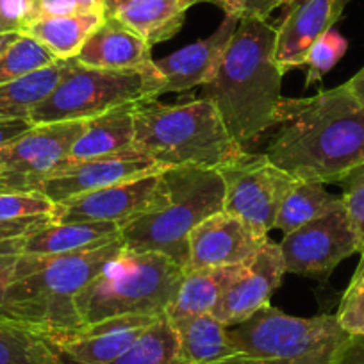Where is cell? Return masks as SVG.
<instances>
[{
    "label": "cell",
    "mask_w": 364,
    "mask_h": 364,
    "mask_svg": "<svg viewBox=\"0 0 364 364\" xmlns=\"http://www.w3.org/2000/svg\"><path fill=\"white\" fill-rule=\"evenodd\" d=\"M341 204V197L325 190V184L296 178L282 205L279 208L273 230H279L282 232V236H286L306 223L314 222L327 213L334 211Z\"/></svg>",
    "instance_id": "83f0119b"
},
{
    "label": "cell",
    "mask_w": 364,
    "mask_h": 364,
    "mask_svg": "<svg viewBox=\"0 0 364 364\" xmlns=\"http://www.w3.org/2000/svg\"><path fill=\"white\" fill-rule=\"evenodd\" d=\"M106 13H77L36 18L22 31L40 41L61 61L75 59L90 34L102 23Z\"/></svg>",
    "instance_id": "484cf974"
},
{
    "label": "cell",
    "mask_w": 364,
    "mask_h": 364,
    "mask_svg": "<svg viewBox=\"0 0 364 364\" xmlns=\"http://www.w3.org/2000/svg\"><path fill=\"white\" fill-rule=\"evenodd\" d=\"M166 198L163 170L120 182L55 204V222H95L127 225L138 216L159 208Z\"/></svg>",
    "instance_id": "7c38bea8"
},
{
    "label": "cell",
    "mask_w": 364,
    "mask_h": 364,
    "mask_svg": "<svg viewBox=\"0 0 364 364\" xmlns=\"http://www.w3.org/2000/svg\"><path fill=\"white\" fill-rule=\"evenodd\" d=\"M22 241H0V255H20L22 254Z\"/></svg>",
    "instance_id": "b9f144b4"
},
{
    "label": "cell",
    "mask_w": 364,
    "mask_h": 364,
    "mask_svg": "<svg viewBox=\"0 0 364 364\" xmlns=\"http://www.w3.org/2000/svg\"><path fill=\"white\" fill-rule=\"evenodd\" d=\"M159 84L154 61L139 70H100L73 59L70 72L34 107L29 120L34 125L91 120L127 104L157 99Z\"/></svg>",
    "instance_id": "ba28073f"
},
{
    "label": "cell",
    "mask_w": 364,
    "mask_h": 364,
    "mask_svg": "<svg viewBox=\"0 0 364 364\" xmlns=\"http://www.w3.org/2000/svg\"><path fill=\"white\" fill-rule=\"evenodd\" d=\"M245 264L222 266V268H202L184 272L177 293L166 309L170 321L182 318L211 314L227 286L237 277Z\"/></svg>",
    "instance_id": "603a6c76"
},
{
    "label": "cell",
    "mask_w": 364,
    "mask_h": 364,
    "mask_svg": "<svg viewBox=\"0 0 364 364\" xmlns=\"http://www.w3.org/2000/svg\"><path fill=\"white\" fill-rule=\"evenodd\" d=\"M184 268L156 252L124 248L77 296L82 325L117 316H164Z\"/></svg>",
    "instance_id": "8992f818"
},
{
    "label": "cell",
    "mask_w": 364,
    "mask_h": 364,
    "mask_svg": "<svg viewBox=\"0 0 364 364\" xmlns=\"http://www.w3.org/2000/svg\"><path fill=\"white\" fill-rule=\"evenodd\" d=\"M346 48H348V41L334 29L318 38L313 47L309 48V52H307L306 61H304V66H306V86L320 82L338 65L339 59L346 54Z\"/></svg>",
    "instance_id": "1f68e13d"
},
{
    "label": "cell",
    "mask_w": 364,
    "mask_h": 364,
    "mask_svg": "<svg viewBox=\"0 0 364 364\" xmlns=\"http://www.w3.org/2000/svg\"><path fill=\"white\" fill-rule=\"evenodd\" d=\"M138 104H127L87 120L66 161L93 159L134 150V109Z\"/></svg>",
    "instance_id": "7402d4cb"
},
{
    "label": "cell",
    "mask_w": 364,
    "mask_h": 364,
    "mask_svg": "<svg viewBox=\"0 0 364 364\" xmlns=\"http://www.w3.org/2000/svg\"><path fill=\"white\" fill-rule=\"evenodd\" d=\"M134 150L161 168L220 170L247 156L208 99L161 104L143 100L134 109Z\"/></svg>",
    "instance_id": "277c9868"
},
{
    "label": "cell",
    "mask_w": 364,
    "mask_h": 364,
    "mask_svg": "<svg viewBox=\"0 0 364 364\" xmlns=\"http://www.w3.org/2000/svg\"><path fill=\"white\" fill-rule=\"evenodd\" d=\"M240 18L225 15L223 22L211 36L182 47L163 59H154V68L159 75V95L181 93L204 86L213 79Z\"/></svg>",
    "instance_id": "ac0fdd59"
},
{
    "label": "cell",
    "mask_w": 364,
    "mask_h": 364,
    "mask_svg": "<svg viewBox=\"0 0 364 364\" xmlns=\"http://www.w3.org/2000/svg\"><path fill=\"white\" fill-rule=\"evenodd\" d=\"M34 0H0V33H22L33 20Z\"/></svg>",
    "instance_id": "d590c367"
},
{
    "label": "cell",
    "mask_w": 364,
    "mask_h": 364,
    "mask_svg": "<svg viewBox=\"0 0 364 364\" xmlns=\"http://www.w3.org/2000/svg\"><path fill=\"white\" fill-rule=\"evenodd\" d=\"M58 61L40 41L20 33L0 54V84L18 80Z\"/></svg>",
    "instance_id": "4dcf8cb0"
},
{
    "label": "cell",
    "mask_w": 364,
    "mask_h": 364,
    "mask_svg": "<svg viewBox=\"0 0 364 364\" xmlns=\"http://www.w3.org/2000/svg\"><path fill=\"white\" fill-rule=\"evenodd\" d=\"M275 26L241 18L202 99L211 100L223 125L243 149L275 127L284 72L275 61Z\"/></svg>",
    "instance_id": "7a4b0ae2"
},
{
    "label": "cell",
    "mask_w": 364,
    "mask_h": 364,
    "mask_svg": "<svg viewBox=\"0 0 364 364\" xmlns=\"http://www.w3.org/2000/svg\"><path fill=\"white\" fill-rule=\"evenodd\" d=\"M170 323L177 334L178 353L184 364H225L236 353L229 328L213 314L182 318Z\"/></svg>",
    "instance_id": "cb8c5ba5"
},
{
    "label": "cell",
    "mask_w": 364,
    "mask_h": 364,
    "mask_svg": "<svg viewBox=\"0 0 364 364\" xmlns=\"http://www.w3.org/2000/svg\"><path fill=\"white\" fill-rule=\"evenodd\" d=\"M218 171L225 184L223 211L245 220L262 234L272 232L279 208L296 178L275 166L264 154H247Z\"/></svg>",
    "instance_id": "9c48e42d"
},
{
    "label": "cell",
    "mask_w": 364,
    "mask_h": 364,
    "mask_svg": "<svg viewBox=\"0 0 364 364\" xmlns=\"http://www.w3.org/2000/svg\"><path fill=\"white\" fill-rule=\"evenodd\" d=\"M190 8L186 0H122L106 15L117 18L154 47L182 29Z\"/></svg>",
    "instance_id": "44dd1931"
},
{
    "label": "cell",
    "mask_w": 364,
    "mask_h": 364,
    "mask_svg": "<svg viewBox=\"0 0 364 364\" xmlns=\"http://www.w3.org/2000/svg\"><path fill=\"white\" fill-rule=\"evenodd\" d=\"M150 52L152 47L141 36L106 15L82 45L75 61L100 70H139L154 61Z\"/></svg>",
    "instance_id": "d6986e66"
},
{
    "label": "cell",
    "mask_w": 364,
    "mask_h": 364,
    "mask_svg": "<svg viewBox=\"0 0 364 364\" xmlns=\"http://www.w3.org/2000/svg\"><path fill=\"white\" fill-rule=\"evenodd\" d=\"M334 364H364V334H350L339 348Z\"/></svg>",
    "instance_id": "8d00e7d4"
},
{
    "label": "cell",
    "mask_w": 364,
    "mask_h": 364,
    "mask_svg": "<svg viewBox=\"0 0 364 364\" xmlns=\"http://www.w3.org/2000/svg\"><path fill=\"white\" fill-rule=\"evenodd\" d=\"M124 248L120 237L106 247L80 254H20L6 293V314L11 320L33 325L45 336L82 327L77 296Z\"/></svg>",
    "instance_id": "3957f363"
},
{
    "label": "cell",
    "mask_w": 364,
    "mask_h": 364,
    "mask_svg": "<svg viewBox=\"0 0 364 364\" xmlns=\"http://www.w3.org/2000/svg\"><path fill=\"white\" fill-rule=\"evenodd\" d=\"M266 241L268 234H262L237 216L220 211L190 232L184 272L245 264Z\"/></svg>",
    "instance_id": "5bb4252c"
},
{
    "label": "cell",
    "mask_w": 364,
    "mask_h": 364,
    "mask_svg": "<svg viewBox=\"0 0 364 364\" xmlns=\"http://www.w3.org/2000/svg\"><path fill=\"white\" fill-rule=\"evenodd\" d=\"M80 13H106V0H77Z\"/></svg>",
    "instance_id": "60d3db41"
},
{
    "label": "cell",
    "mask_w": 364,
    "mask_h": 364,
    "mask_svg": "<svg viewBox=\"0 0 364 364\" xmlns=\"http://www.w3.org/2000/svg\"><path fill=\"white\" fill-rule=\"evenodd\" d=\"M227 328L236 353L225 364H334L350 336L336 314L299 318L272 306Z\"/></svg>",
    "instance_id": "52a82bcc"
},
{
    "label": "cell",
    "mask_w": 364,
    "mask_h": 364,
    "mask_svg": "<svg viewBox=\"0 0 364 364\" xmlns=\"http://www.w3.org/2000/svg\"><path fill=\"white\" fill-rule=\"evenodd\" d=\"M336 316L348 334H364V252Z\"/></svg>",
    "instance_id": "d6a6232c"
},
{
    "label": "cell",
    "mask_w": 364,
    "mask_h": 364,
    "mask_svg": "<svg viewBox=\"0 0 364 364\" xmlns=\"http://www.w3.org/2000/svg\"><path fill=\"white\" fill-rule=\"evenodd\" d=\"M63 364L73 363L65 360ZM109 364H184L178 353L177 334L166 314L157 318L124 355Z\"/></svg>",
    "instance_id": "f546056e"
},
{
    "label": "cell",
    "mask_w": 364,
    "mask_h": 364,
    "mask_svg": "<svg viewBox=\"0 0 364 364\" xmlns=\"http://www.w3.org/2000/svg\"><path fill=\"white\" fill-rule=\"evenodd\" d=\"M33 122L26 120V118H18V120H0V152L15 141L16 138L29 131L33 127Z\"/></svg>",
    "instance_id": "f35d334b"
},
{
    "label": "cell",
    "mask_w": 364,
    "mask_h": 364,
    "mask_svg": "<svg viewBox=\"0 0 364 364\" xmlns=\"http://www.w3.org/2000/svg\"><path fill=\"white\" fill-rule=\"evenodd\" d=\"M118 2H122V0H106V13L109 11V9H113L114 6L118 4ZM186 2H190L191 6H195V4H213V0H186Z\"/></svg>",
    "instance_id": "7bdbcfd3"
},
{
    "label": "cell",
    "mask_w": 364,
    "mask_h": 364,
    "mask_svg": "<svg viewBox=\"0 0 364 364\" xmlns=\"http://www.w3.org/2000/svg\"><path fill=\"white\" fill-rule=\"evenodd\" d=\"M279 247L284 257L286 273L304 277H327L339 262L359 254V241L343 204L282 236Z\"/></svg>",
    "instance_id": "8fae6325"
},
{
    "label": "cell",
    "mask_w": 364,
    "mask_h": 364,
    "mask_svg": "<svg viewBox=\"0 0 364 364\" xmlns=\"http://www.w3.org/2000/svg\"><path fill=\"white\" fill-rule=\"evenodd\" d=\"M161 170L163 168L159 164L138 150L84 161H66L50 177L41 182L40 191L54 204H61L70 198L157 173Z\"/></svg>",
    "instance_id": "4fadbf2b"
},
{
    "label": "cell",
    "mask_w": 364,
    "mask_h": 364,
    "mask_svg": "<svg viewBox=\"0 0 364 364\" xmlns=\"http://www.w3.org/2000/svg\"><path fill=\"white\" fill-rule=\"evenodd\" d=\"M213 4L222 8L225 15H232L240 20H268L273 11L286 4V0H213Z\"/></svg>",
    "instance_id": "e575fe53"
},
{
    "label": "cell",
    "mask_w": 364,
    "mask_h": 364,
    "mask_svg": "<svg viewBox=\"0 0 364 364\" xmlns=\"http://www.w3.org/2000/svg\"><path fill=\"white\" fill-rule=\"evenodd\" d=\"M50 339L33 325L0 318V364H63Z\"/></svg>",
    "instance_id": "f1b7e54d"
},
{
    "label": "cell",
    "mask_w": 364,
    "mask_h": 364,
    "mask_svg": "<svg viewBox=\"0 0 364 364\" xmlns=\"http://www.w3.org/2000/svg\"><path fill=\"white\" fill-rule=\"evenodd\" d=\"M286 275L284 257L279 243L266 241L261 250L245 262L237 277L227 286L213 316L225 327L241 323L262 307L269 306V299Z\"/></svg>",
    "instance_id": "9a60e30c"
},
{
    "label": "cell",
    "mask_w": 364,
    "mask_h": 364,
    "mask_svg": "<svg viewBox=\"0 0 364 364\" xmlns=\"http://www.w3.org/2000/svg\"><path fill=\"white\" fill-rule=\"evenodd\" d=\"M343 208L348 215L353 227L357 241H359V254L364 252V164L350 171L341 182Z\"/></svg>",
    "instance_id": "836d02e7"
},
{
    "label": "cell",
    "mask_w": 364,
    "mask_h": 364,
    "mask_svg": "<svg viewBox=\"0 0 364 364\" xmlns=\"http://www.w3.org/2000/svg\"><path fill=\"white\" fill-rule=\"evenodd\" d=\"M120 240V227L114 223L54 222L23 237L26 255H70L95 250Z\"/></svg>",
    "instance_id": "ffe728a7"
},
{
    "label": "cell",
    "mask_w": 364,
    "mask_h": 364,
    "mask_svg": "<svg viewBox=\"0 0 364 364\" xmlns=\"http://www.w3.org/2000/svg\"><path fill=\"white\" fill-rule=\"evenodd\" d=\"M0 34H2V33H0Z\"/></svg>",
    "instance_id": "f6af8a7d"
},
{
    "label": "cell",
    "mask_w": 364,
    "mask_h": 364,
    "mask_svg": "<svg viewBox=\"0 0 364 364\" xmlns=\"http://www.w3.org/2000/svg\"><path fill=\"white\" fill-rule=\"evenodd\" d=\"M72 65L73 59H59L54 65L38 70L31 75L0 84V120H29L34 107L50 95L63 77L70 72Z\"/></svg>",
    "instance_id": "4316f807"
},
{
    "label": "cell",
    "mask_w": 364,
    "mask_h": 364,
    "mask_svg": "<svg viewBox=\"0 0 364 364\" xmlns=\"http://www.w3.org/2000/svg\"><path fill=\"white\" fill-rule=\"evenodd\" d=\"M18 255H0V318H8L6 314V293L15 275Z\"/></svg>",
    "instance_id": "74e56055"
},
{
    "label": "cell",
    "mask_w": 364,
    "mask_h": 364,
    "mask_svg": "<svg viewBox=\"0 0 364 364\" xmlns=\"http://www.w3.org/2000/svg\"><path fill=\"white\" fill-rule=\"evenodd\" d=\"M163 178V204L122 227L120 237L127 250L163 254L184 268L190 232L223 211L225 184L220 171L211 168H164Z\"/></svg>",
    "instance_id": "5b68a950"
},
{
    "label": "cell",
    "mask_w": 364,
    "mask_h": 364,
    "mask_svg": "<svg viewBox=\"0 0 364 364\" xmlns=\"http://www.w3.org/2000/svg\"><path fill=\"white\" fill-rule=\"evenodd\" d=\"M86 124L87 120L33 125L0 152V188L40 191L41 182L66 163Z\"/></svg>",
    "instance_id": "30bf717a"
},
{
    "label": "cell",
    "mask_w": 364,
    "mask_h": 364,
    "mask_svg": "<svg viewBox=\"0 0 364 364\" xmlns=\"http://www.w3.org/2000/svg\"><path fill=\"white\" fill-rule=\"evenodd\" d=\"M161 316H117L47 336L63 359L73 364H109L124 355Z\"/></svg>",
    "instance_id": "2e32d148"
},
{
    "label": "cell",
    "mask_w": 364,
    "mask_h": 364,
    "mask_svg": "<svg viewBox=\"0 0 364 364\" xmlns=\"http://www.w3.org/2000/svg\"><path fill=\"white\" fill-rule=\"evenodd\" d=\"M264 156L299 181L339 184L364 164V102L348 86L284 99Z\"/></svg>",
    "instance_id": "6da1fadb"
},
{
    "label": "cell",
    "mask_w": 364,
    "mask_h": 364,
    "mask_svg": "<svg viewBox=\"0 0 364 364\" xmlns=\"http://www.w3.org/2000/svg\"><path fill=\"white\" fill-rule=\"evenodd\" d=\"M55 204L41 191L0 188V241H15L55 222Z\"/></svg>",
    "instance_id": "d4e9b609"
},
{
    "label": "cell",
    "mask_w": 364,
    "mask_h": 364,
    "mask_svg": "<svg viewBox=\"0 0 364 364\" xmlns=\"http://www.w3.org/2000/svg\"><path fill=\"white\" fill-rule=\"evenodd\" d=\"M18 36V33H8V34H0V54H2V50H4L6 47H8L9 43H11L15 38Z\"/></svg>",
    "instance_id": "ee69618b"
},
{
    "label": "cell",
    "mask_w": 364,
    "mask_h": 364,
    "mask_svg": "<svg viewBox=\"0 0 364 364\" xmlns=\"http://www.w3.org/2000/svg\"><path fill=\"white\" fill-rule=\"evenodd\" d=\"M348 0H286L275 26V61L282 72L302 68L309 48L341 18Z\"/></svg>",
    "instance_id": "e0dca14e"
},
{
    "label": "cell",
    "mask_w": 364,
    "mask_h": 364,
    "mask_svg": "<svg viewBox=\"0 0 364 364\" xmlns=\"http://www.w3.org/2000/svg\"><path fill=\"white\" fill-rule=\"evenodd\" d=\"M346 86L352 90V93L360 100V102H364V66L348 80V82H346Z\"/></svg>",
    "instance_id": "ab89813d"
}]
</instances>
